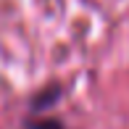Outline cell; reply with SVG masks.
Masks as SVG:
<instances>
[{
	"mask_svg": "<svg viewBox=\"0 0 129 129\" xmlns=\"http://www.w3.org/2000/svg\"><path fill=\"white\" fill-rule=\"evenodd\" d=\"M61 98H63V84L61 82H48L29 98L26 113H48L61 103Z\"/></svg>",
	"mask_w": 129,
	"mask_h": 129,
	"instance_id": "obj_1",
	"label": "cell"
},
{
	"mask_svg": "<svg viewBox=\"0 0 129 129\" xmlns=\"http://www.w3.org/2000/svg\"><path fill=\"white\" fill-rule=\"evenodd\" d=\"M19 129H66V124H63V119L53 113H26Z\"/></svg>",
	"mask_w": 129,
	"mask_h": 129,
	"instance_id": "obj_2",
	"label": "cell"
}]
</instances>
